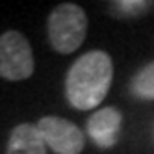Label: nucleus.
Wrapping results in <instances>:
<instances>
[{"mask_svg":"<svg viewBox=\"0 0 154 154\" xmlns=\"http://www.w3.org/2000/svg\"><path fill=\"white\" fill-rule=\"evenodd\" d=\"M121 123H123V115L117 108H100L87 119V136L97 147L112 149L119 139Z\"/></svg>","mask_w":154,"mask_h":154,"instance_id":"39448f33","label":"nucleus"},{"mask_svg":"<svg viewBox=\"0 0 154 154\" xmlns=\"http://www.w3.org/2000/svg\"><path fill=\"white\" fill-rule=\"evenodd\" d=\"M37 128L41 130L43 139L47 147L56 152V154H80L85 145V136L84 132L71 121L56 117V115H47L41 117Z\"/></svg>","mask_w":154,"mask_h":154,"instance_id":"20e7f679","label":"nucleus"},{"mask_svg":"<svg viewBox=\"0 0 154 154\" xmlns=\"http://www.w3.org/2000/svg\"><path fill=\"white\" fill-rule=\"evenodd\" d=\"M6 154H47V143L37 125H17L9 134Z\"/></svg>","mask_w":154,"mask_h":154,"instance_id":"423d86ee","label":"nucleus"},{"mask_svg":"<svg viewBox=\"0 0 154 154\" xmlns=\"http://www.w3.org/2000/svg\"><path fill=\"white\" fill-rule=\"evenodd\" d=\"M35 60L28 39L17 30L0 35V76L9 82H20L34 74Z\"/></svg>","mask_w":154,"mask_h":154,"instance_id":"7ed1b4c3","label":"nucleus"},{"mask_svg":"<svg viewBox=\"0 0 154 154\" xmlns=\"http://www.w3.org/2000/svg\"><path fill=\"white\" fill-rule=\"evenodd\" d=\"M113 80V61L104 50H89L76 60L65 76V97L72 108L89 112L102 104Z\"/></svg>","mask_w":154,"mask_h":154,"instance_id":"f257e3e1","label":"nucleus"},{"mask_svg":"<svg viewBox=\"0 0 154 154\" xmlns=\"http://www.w3.org/2000/svg\"><path fill=\"white\" fill-rule=\"evenodd\" d=\"M154 9V2L147 0H117L109 2V11L119 19H141Z\"/></svg>","mask_w":154,"mask_h":154,"instance_id":"0eeeda50","label":"nucleus"},{"mask_svg":"<svg viewBox=\"0 0 154 154\" xmlns=\"http://www.w3.org/2000/svg\"><path fill=\"white\" fill-rule=\"evenodd\" d=\"M132 93L143 100H154V61L143 65L132 78Z\"/></svg>","mask_w":154,"mask_h":154,"instance_id":"6e6552de","label":"nucleus"},{"mask_svg":"<svg viewBox=\"0 0 154 154\" xmlns=\"http://www.w3.org/2000/svg\"><path fill=\"white\" fill-rule=\"evenodd\" d=\"M50 47L60 54H71L82 47L87 35V15L72 2L58 4L47 19Z\"/></svg>","mask_w":154,"mask_h":154,"instance_id":"f03ea898","label":"nucleus"}]
</instances>
